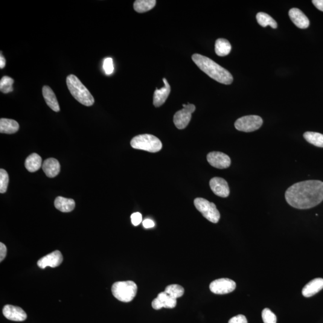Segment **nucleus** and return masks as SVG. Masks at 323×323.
<instances>
[{"label": "nucleus", "instance_id": "nucleus-1", "mask_svg": "<svg viewBox=\"0 0 323 323\" xmlns=\"http://www.w3.org/2000/svg\"><path fill=\"white\" fill-rule=\"evenodd\" d=\"M286 201L297 209H309L323 200V182L308 180L290 186L285 194Z\"/></svg>", "mask_w": 323, "mask_h": 323}, {"label": "nucleus", "instance_id": "nucleus-2", "mask_svg": "<svg viewBox=\"0 0 323 323\" xmlns=\"http://www.w3.org/2000/svg\"><path fill=\"white\" fill-rule=\"evenodd\" d=\"M192 58L200 69L218 82L231 84L234 80L232 74L227 69L209 58L196 54L192 55Z\"/></svg>", "mask_w": 323, "mask_h": 323}, {"label": "nucleus", "instance_id": "nucleus-3", "mask_svg": "<svg viewBox=\"0 0 323 323\" xmlns=\"http://www.w3.org/2000/svg\"><path fill=\"white\" fill-rule=\"evenodd\" d=\"M66 82L72 97L80 104L88 107L94 104V97L77 77L73 74L69 75Z\"/></svg>", "mask_w": 323, "mask_h": 323}, {"label": "nucleus", "instance_id": "nucleus-4", "mask_svg": "<svg viewBox=\"0 0 323 323\" xmlns=\"http://www.w3.org/2000/svg\"><path fill=\"white\" fill-rule=\"evenodd\" d=\"M137 286L132 281L116 282L112 287L113 296L123 302L132 301L137 293Z\"/></svg>", "mask_w": 323, "mask_h": 323}, {"label": "nucleus", "instance_id": "nucleus-5", "mask_svg": "<svg viewBox=\"0 0 323 323\" xmlns=\"http://www.w3.org/2000/svg\"><path fill=\"white\" fill-rule=\"evenodd\" d=\"M133 148L146 151L150 153L159 152L162 148L161 140L156 136L151 134H142L135 136L130 141Z\"/></svg>", "mask_w": 323, "mask_h": 323}, {"label": "nucleus", "instance_id": "nucleus-6", "mask_svg": "<svg viewBox=\"0 0 323 323\" xmlns=\"http://www.w3.org/2000/svg\"><path fill=\"white\" fill-rule=\"evenodd\" d=\"M194 205L197 210L209 222L213 223L219 222L220 214L214 203L209 202L202 197H197L194 200Z\"/></svg>", "mask_w": 323, "mask_h": 323}, {"label": "nucleus", "instance_id": "nucleus-7", "mask_svg": "<svg viewBox=\"0 0 323 323\" xmlns=\"http://www.w3.org/2000/svg\"><path fill=\"white\" fill-rule=\"evenodd\" d=\"M263 124L260 116L250 115L238 119L235 123L236 129L240 131L250 132L259 129Z\"/></svg>", "mask_w": 323, "mask_h": 323}, {"label": "nucleus", "instance_id": "nucleus-8", "mask_svg": "<svg viewBox=\"0 0 323 323\" xmlns=\"http://www.w3.org/2000/svg\"><path fill=\"white\" fill-rule=\"evenodd\" d=\"M183 109L176 113L174 116V123L179 129H185L188 127L192 119V115L196 110L194 104H183Z\"/></svg>", "mask_w": 323, "mask_h": 323}, {"label": "nucleus", "instance_id": "nucleus-9", "mask_svg": "<svg viewBox=\"0 0 323 323\" xmlns=\"http://www.w3.org/2000/svg\"><path fill=\"white\" fill-rule=\"evenodd\" d=\"M235 289V282L229 278L218 279L209 285L211 292L217 295H225L232 292Z\"/></svg>", "mask_w": 323, "mask_h": 323}, {"label": "nucleus", "instance_id": "nucleus-10", "mask_svg": "<svg viewBox=\"0 0 323 323\" xmlns=\"http://www.w3.org/2000/svg\"><path fill=\"white\" fill-rule=\"evenodd\" d=\"M206 158L212 167L218 169L228 168L231 164V160L229 156L220 152L209 153Z\"/></svg>", "mask_w": 323, "mask_h": 323}, {"label": "nucleus", "instance_id": "nucleus-11", "mask_svg": "<svg viewBox=\"0 0 323 323\" xmlns=\"http://www.w3.org/2000/svg\"><path fill=\"white\" fill-rule=\"evenodd\" d=\"M63 261V256L58 250L44 256L38 261L37 265L40 268L45 269L46 267H56L59 266Z\"/></svg>", "mask_w": 323, "mask_h": 323}, {"label": "nucleus", "instance_id": "nucleus-12", "mask_svg": "<svg viewBox=\"0 0 323 323\" xmlns=\"http://www.w3.org/2000/svg\"><path fill=\"white\" fill-rule=\"evenodd\" d=\"M3 315L8 320L14 322H24L27 319V314L21 308L6 305L2 310Z\"/></svg>", "mask_w": 323, "mask_h": 323}, {"label": "nucleus", "instance_id": "nucleus-13", "mask_svg": "<svg viewBox=\"0 0 323 323\" xmlns=\"http://www.w3.org/2000/svg\"><path fill=\"white\" fill-rule=\"evenodd\" d=\"M209 186L217 196L227 197L229 195L230 190L228 183L220 177H214L209 182Z\"/></svg>", "mask_w": 323, "mask_h": 323}, {"label": "nucleus", "instance_id": "nucleus-14", "mask_svg": "<svg viewBox=\"0 0 323 323\" xmlns=\"http://www.w3.org/2000/svg\"><path fill=\"white\" fill-rule=\"evenodd\" d=\"M153 309L159 310L162 308H174L177 305V299L172 298L167 293L163 292L160 293L157 298L152 302Z\"/></svg>", "mask_w": 323, "mask_h": 323}, {"label": "nucleus", "instance_id": "nucleus-15", "mask_svg": "<svg viewBox=\"0 0 323 323\" xmlns=\"http://www.w3.org/2000/svg\"><path fill=\"white\" fill-rule=\"evenodd\" d=\"M165 85L164 88L156 89L153 95V104L156 107L162 106L167 101L171 92V86L166 78H163Z\"/></svg>", "mask_w": 323, "mask_h": 323}, {"label": "nucleus", "instance_id": "nucleus-16", "mask_svg": "<svg viewBox=\"0 0 323 323\" xmlns=\"http://www.w3.org/2000/svg\"><path fill=\"white\" fill-rule=\"evenodd\" d=\"M289 14L290 19L296 27L301 29H305L309 27V19L299 8H292L290 10Z\"/></svg>", "mask_w": 323, "mask_h": 323}, {"label": "nucleus", "instance_id": "nucleus-17", "mask_svg": "<svg viewBox=\"0 0 323 323\" xmlns=\"http://www.w3.org/2000/svg\"><path fill=\"white\" fill-rule=\"evenodd\" d=\"M42 169L46 176L54 178L60 173V164L56 159L49 158L43 162Z\"/></svg>", "mask_w": 323, "mask_h": 323}, {"label": "nucleus", "instance_id": "nucleus-18", "mask_svg": "<svg viewBox=\"0 0 323 323\" xmlns=\"http://www.w3.org/2000/svg\"><path fill=\"white\" fill-rule=\"evenodd\" d=\"M323 289V279L317 278L308 283L302 289V295L306 298L315 295Z\"/></svg>", "mask_w": 323, "mask_h": 323}, {"label": "nucleus", "instance_id": "nucleus-19", "mask_svg": "<svg viewBox=\"0 0 323 323\" xmlns=\"http://www.w3.org/2000/svg\"><path fill=\"white\" fill-rule=\"evenodd\" d=\"M43 97L48 106L55 112L60 111L59 103L57 100L56 95L50 87L48 86H43L42 89Z\"/></svg>", "mask_w": 323, "mask_h": 323}, {"label": "nucleus", "instance_id": "nucleus-20", "mask_svg": "<svg viewBox=\"0 0 323 323\" xmlns=\"http://www.w3.org/2000/svg\"><path fill=\"white\" fill-rule=\"evenodd\" d=\"M19 124L13 119L2 118L0 120V132L12 134L18 131Z\"/></svg>", "mask_w": 323, "mask_h": 323}, {"label": "nucleus", "instance_id": "nucleus-21", "mask_svg": "<svg viewBox=\"0 0 323 323\" xmlns=\"http://www.w3.org/2000/svg\"><path fill=\"white\" fill-rule=\"evenodd\" d=\"M55 208L63 212H71L75 208V201L73 199L65 198L62 196H58L55 200Z\"/></svg>", "mask_w": 323, "mask_h": 323}, {"label": "nucleus", "instance_id": "nucleus-22", "mask_svg": "<svg viewBox=\"0 0 323 323\" xmlns=\"http://www.w3.org/2000/svg\"><path fill=\"white\" fill-rule=\"evenodd\" d=\"M42 159L37 153L31 154L26 159L25 166L26 169L31 173H34L42 167Z\"/></svg>", "mask_w": 323, "mask_h": 323}, {"label": "nucleus", "instance_id": "nucleus-23", "mask_svg": "<svg viewBox=\"0 0 323 323\" xmlns=\"http://www.w3.org/2000/svg\"><path fill=\"white\" fill-rule=\"evenodd\" d=\"M231 45L228 40L225 39H219L215 43V53L219 57H225L231 51Z\"/></svg>", "mask_w": 323, "mask_h": 323}, {"label": "nucleus", "instance_id": "nucleus-24", "mask_svg": "<svg viewBox=\"0 0 323 323\" xmlns=\"http://www.w3.org/2000/svg\"><path fill=\"white\" fill-rule=\"evenodd\" d=\"M155 0H136L133 3V8L138 13H144L153 9L155 6Z\"/></svg>", "mask_w": 323, "mask_h": 323}, {"label": "nucleus", "instance_id": "nucleus-25", "mask_svg": "<svg viewBox=\"0 0 323 323\" xmlns=\"http://www.w3.org/2000/svg\"><path fill=\"white\" fill-rule=\"evenodd\" d=\"M258 24L261 27H266L270 26L273 29L277 28V23L272 17L265 13L259 12L256 15Z\"/></svg>", "mask_w": 323, "mask_h": 323}, {"label": "nucleus", "instance_id": "nucleus-26", "mask_svg": "<svg viewBox=\"0 0 323 323\" xmlns=\"http://www.w3.org/2000/svg\"><path fill=\"white\" fill-rule=\"evenodd\" d=\"M304 137L309 143L318 147H323V135L314 132L304 133Z\"/></svg>", "mask_w": 323, "mask_h": 323}, {"label": "nucleus", "instance_id": "nucleus-27", "mask_svg": "<svg viewBox=\"0 0 323 323\" xmlns=\"http://www.w3.org/2000/svg\"><path fill=\"white\" fill-rule=\"evenodd\" d=\"M165 292L172 298L177 299L182 297L185 293V289L178 284H171L166 287Z\"/></svg>", "mask_w": 323, "mask_h": 323}, {"label": "nucleus", "instance_id": "nucleus-28", "mask_svg": "<svg viewBox=\"0 0 323 323\" xmlns=\"http://www.w3.org/2000/svg\"><path fill=\"white\" fill-rule=\"evenodd\" d=\"M13 83L14 80L12 78L5 75L1 78V81H0V91L4 94L13 92Z\"/></svg>", "mask_w": 323, "mask_h": 323}, {"label": "nucleus", "instance_id": "nucleus-29", "mask_svg": "<svg viewBox=\"0 0 323 323\" xmlns=\"http://www.w3.org/2000/svg\"><path fill=\"white\" fill-rule=\"evenodd\" d=\"M8 182H9V178L6 171L1 169L0 170V193L4 194L6 192Z\"/></svg>", "mask_w": 323, "mask_h": 323}, {"label": "nucleus", "instance_id": "nucleus-30", "mask_svg": "<svg viewBox=\"0 0 323 323\" xmlns=\"http://www.w3.org/2000/svg\"><path fill=\"white\" fill-rule=\"evenodd\" d=\"M262 319L264 323H276V317L268 308L262 311Z\"/></svg>", "mask_w": 323, "mask_h": 323}, {"label": "nucleus", "instance_id": "nucleus-31", "mask_svg": "<svg viewBox=\"0 0 323 323\" xmlns=\"http://www.w3.org/2000/svg\"><path fill=\"white\" fill-rule=\"evenodd\" d=\"M103 69L107 75L112 74L114 71V65H113V61L111 58H107L104 60L103 63Z\"/></svg>", "mask_w": 323, "mask_h": 323}, {"label": "nucleus", "instance_id": "nucleus-32", "mask_svg": "<svg viewBox=\"0 0 323 323\" xmlns=\"http://www.w3.org/2000/svg\"><path fill=\"white\" fill-rule=\"evenodd\" d=\"M130 218H131V222L133 225L135 226H138L142 222V217L141 214L139 213V212L133 213L131 216H130Z\"/></svg>", "mask_w": 323, "mask_h": 323}, {"label": "nucleus", "instance_id": "nucleus-33", "mask_svg": "<svg viewBox=\"0 0 323 323\" xmlns=\"http://www.w3.org/2000/svg\"><path fill=\"white\" fill-rule=\"evenodd\" d=\"M228 323H248V322L245 316L238 315L230 319Z\"/></svg>", "mask_w": 323, "mask_h": 323}, {"label": "nucleus", "instance_id": "nucleus-34", "mask_svg": "<svg viewBox=\"0 0 323 323\" xmlns=\"http://www.w3.org/2000/svg\"><path fill=\"white\" fill-rule=\"evenodd\" d=\"M7 255V247L3 243H0V261L3 260Z\"/></svg>", "mask_w": 323, "mask_h": 323}, {"label": "nucleus", "instance_id": "nucleus-35", "mask_svg": "<svg viewBox=\"0 0 323 323\" xmlns=\"http://www.w3.org/2000/svg\"><path fill=\"white\" fill-rule=\"evenodd\" d=\"M142 225H143L144 228L148 229L153 228L155 225L153 220L147 219H145L143 222H142Z\"/></svg>", "mask_w": 323, "mask_h": 323}, {"label": "nucleus", "instance_id": "nucleus-36", "mask_svg": "<svg viewBox=\"0 0 323 323\" xmlns=\"http://www.w3.org/2000/svg\"><path fill=\"white\" fill-rule=\"evenodd\" d=\"M312 2L317 8L323 11V0H313Z\"/></svg>", "mask_w": 323, "mask_h": 323}, {"label": "nucleus", "instance_id": "nucleus-37", "mask_svg": "<svg viewBox=\"0 0 323 323\" xmlns=\"http://www.w3.org/2000/svg\"><path fill=\"white\" fill-rule=\"evenodd\" d=\"M5 65V59L2 54L0 56V68L2 69L4 68Z\"/></svg>", "mask_w": 323, "mask_h": 323}]
</instances>
